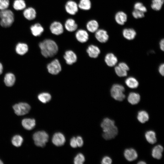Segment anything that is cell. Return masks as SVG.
Listing matches in <instances>:
<instances>
[{
	"mask_svg": "<svg viewBox=\"0 0 164 164\" xmlns=\"http://www.w3.org/2000/svg\"><path fill=\"white\" fill-rule=\"evenodd\" d=\"M101 126L103 132L102 137L105 139H111L118 135V128L114 120L108 118H105L102 121Z\"/></svg>",
	"mask_w": 164,
	"mask_h": 164,
	"instance_id": "1",
	"label": "cell"
},
{
	"mask_svg": "<svg viewBox=\"0 0 164 164\" xmlns=\"http://www.w3.org/2000/svg\"><path fill=\"white\" fill-rule=\"evenodd\" d=\"M39 46L41 54L46 58L54 56L58 51V47L56 43L50 39L44 40L39 43Z\"/></svg>",
	"mask_w": 164,
	"mask_h": 164,
	"instance_id": "2",
	"label": "cell"
},
{
	"mask_svg": "<svg viewBox=\"0 0 164 164\" xmlns=\"http://www.w3.org/2000/svg\"><path fill=\"white\" fill-rule=\"evenodd\" d=\"M15 16L12 11L8 9L0 10V25L4 28L10 27L13 23Z\"/></svg>",
	"mask_w": 164,
	"mask_h": 164,
	"instance_id": "3",
	"label": "cell"
},
{
	"mask_svg": "<svg viewBox=\"0 0 164 164\" xmlns=\"http://www.w3.org/2000/svg\"><path fill=\"white\" fill-rule=\"evenodd\" d=\"M32 138L36 146L43 147L48 141L49 136L46 132L40 131L35 132L33 134Z\"/></svg>",
	"mask_w": 164,
	"mask_h": 164,
	"instance_id": "4",
	"label": "cell"
},
{
	"mask_svg": "<svg viewBox=\"0 0 164 164\" xmlns=\"http://www.w3.org/2000/svg\"><path fill=\"white\" fill-rule=\"evenodd\" d=\"M125 91L124 87L122 85L115 84L112 87L111 89V94L115 100L119 101H123L125 96L124 94Z\"/></svg>",
	"mask_w": 164,
	"mask_h": 164,
	"instance_id": "5",
	"label": "cell"
},
{
	"mask_svg": "<svg viewBox=\"0 0 164 164\" xmlns=\"http://www.w3.org/2000/svg\"><path fill=\"white\" fill-rule=\"evenodd\" d=\"M13 108L15 113L18 116L24 115L29 113L31 107L28 103L25 102H20L14 104Z\"/></svg>",
	"mask_w": 164,
	"mask_h": 164,
	"instance_id": "6",
	"label": "cell"
},
{
	"mask_svg": "<svg viewBox=\"0 0 164 164\" xmlns=\"http://www.w3.org/2000/svg\"><path fill=\"white\" fill-rule=\"evenodd\" d=\"M48 72L50 74L56 75L60 73L62 70L61 65L59 60L55 59L48 63L47 66Z\"/></svg>",
	"mask_w": 164,
	"mask_h": 164,
	"instance_id": "7",
	"label": "cell"
},
{
	"mask_svg": "<svg viewBox=\"0 0 164 164\" xmlns=\"http://www.w3.org/2000/svg\"><path fill=\"white\" fill-rule=\"evenodd\" d=\"M50 29L51 32L55 35H59L63 32V27L60 22L54 21L50 25Z\"/></svg>",
	"mask_w": 164,
	"mask_h": 164,
	"instance_id": "8",
	"label": "cell"
},
{
	"mask_svg": "<svg viewBox=\"0 0 164 164\" xmlns=\"http://www.w3.org/2000/svg\"><path fill=\"white\" fill-rule=\"evenodd\" d=\"M78 4L74 1H68L65 5V9L66 12L71 15H74L78 12Z\"/></svg>",
	"mask_w": 164,
	"mask_h": 164,
	"instance_id": "9",
	"label": "cell"
},
{
	"mask_svg": "<svg viewBox=\"0 0 164 164\" xmlns=\"http://www.w3.org/2000/svg\"><path fill=\"white\" fill-rule=\"evenodd\" d=\"M66 63L68 65H72L76 63L77 56L76 53L71 50L66 51L63 56Z\"/></svg>",
	"mask_w": 164,
	"mask_h": 164,
	"instance_id": "10",
	"label": "cell"
},
{
	"mask_svg": "<svg viewBox=\"0 0 164 164\" xmlns=\"http://www.w3.org/2000/svg\"><path fill=\"white\" fill-rule=\"evenodd\" d=\"M52 141L54 145L57 146H60L64 144L66 139L64 135L62 133L57 132L53 135Z\"/></svg>",
	"mask_w": 164,
	"mask_h": 164,
	"instance_id": "11",
	"label": "cell"
},
{
	"mask_svg": "<svg viewBox=\"0 0 164 164\" xmlns=\"http://www.w3.org/2000/svg\"><path fill=\"white\" fill-rule=\"evenodd\" d=\"M95 36L96 39L101 43L107 42L109 37L107 31L102 29H98L95 32Z\"/></svg>",
	"mask_w": 164,
	"mask_h": 164,
	"instance_id": "12",
	"label": "cell"
},
{
	"mask_svg": "<svg viewBox=\"0 0 164 164\" xmlns=\"http://www.w3.org/2000/svg\"><path fill=\"white\" fill-rule=\"evenodd\" d=\"M75 37L79 42L83 43L86 42L88 40L89 36L86 31L83 29H80L76 32Z\"/></svg>",
	"mask_w": 164,
	"mask_h": 164,
	"instance_id": "13",
	"label": "cell"
},
{
	"mask_svg": "<svg viewBox=\"0 0 164 164\" xmlns=\"http://www.w3.org/2000/svg\"><path fill=\"white\" fill-rule=\"evenodd\" d=\"M23 14L24 18L27 20L31 21L35 19L36 16V10L33 7L26 8L23 11Z\"/></svg>",
	"mask_w": 164,
	"mask_h": 164,
	"instance_id": "14",
	"label": "cell"
},
{
	"mask_svg": "<svg viewBox=\"0 0 164 164\" xmlns=\"http://www.w3.org/2000/svg\"><path fill=\"white\" fill-rule=\"evenodd\" d=\"M124 155L126 159L130 162L135 160L138 157L137 152L132 148L125 149L124 151Z\"/></svg>",
	"mask_w": 164,
	"mask_h": 164,
	"instance_id": "15",
	"label": "cell"
},
{
	"mask_svg": "<svg viewBox=\"0 0 164 164\" xmlns=\"http://www.w3.org/2000/svg\"><path fill=\"white\" fill-rule=\"evenodd\" d=\"M86 51L89 56L93 58H97L101 52L99 48L94 45L89 46L87 49Z\"/></svg>",
	"mask_w": 164,
	"mask_h": 164,
	"instance_id": "16",
	"label": "cell"
},
{
	"mask_svg": "<svg viewBox=\"0 0 164 164\" xmlns=\"http://www.w3.org/2000/svg\"><path fill=\"white\" fill-rule=\"evenodd\" d=\"M30 30L32 35L36 37L40 36L44 31L43 26L38 23L32 25L30 27Z\"/></svg>",
	"mask_w": 164,
	"mask_h": 164,
	"instance_id": "17",
	"label": "cell"
},
{
	"mask_svg": "<svg viewBox=\"0 0 164 164\" xmlns=\"http://www.w3.org/2000/svg\"><path fill=\"white\" fill-rule=\"evenodd\" d=\"M127 15L123 11H120L116 13L114 16L116 22L120 25H124L127 20Z\"/></svg>",
	"mask_w": 164,
	"mask_h": 164,
	"instance_id": "18",
	"label": "cell"
},
{
	"mask_svg": "<svg viewBox=\"0 0 164 164\" xmlns=\"http://www.w3.org/2000/svg\"><path fill=\"white\" fill-rule=\"evenodd\" d=\"M22 124L25 129L30 130L33 129L35 127L36 121L33 118H24L22 121Z\"/></svg>",
	"mask_w": 164,
	"mask_h": 164,
	"instance_id": "19",
	"label": "cell"
},
{
	"mask_svg": "<svg viewBox=\"0 0 164 164\" xmlns=\"http://www.w3.org/2000/svg\"><path fill=\"white\" fill-rule=\"evenodd\" d=\"M122 34L123 37L127 39L132 40L135 38L136 32L132 28H125L122 31Z\"/></svg>",
	"mask_w": 164,
	"mask_h": 164,
	"instance_id": "20",
	"label": "cell"
},
{
	"mask_svg": "<svg viewBox=\"0 0 164 164\" xmlns=\"http://www.w3.org/2000/svg\"><path fill=\"white\" fill-rule=\"evenodd\" d=\"M163 148L161 145H158L155 146L152 149V155L153 157L157 159H160L162 156Z\"/></svg>",
	"mask_w": 164,
	"mask_h": 164,
	"instance_id": "21",
	"label": "cell"
},
{
	"mask_svg": "<svg viewBox=\"0 0 164 164\" xmlns=\"http://www.w3.org/2000/svg\"><path fill=\"white\" fill-rule=\"evenodd\" d=\"M64 26L65 29L70 32H73L75 31L78 27L75 21L71 18L68 19L66 21Z\"/></svg>",
	"mask_w": 164,
	"mask_h": 164,
	"instance_id": "22",
	"label": "cell"
},
{
	"mask_svg": "<svg viewBox=\"0 0 164 164\" xmlns=\"http://www.w3.org/2000/svg\"><path fill=\"white\" fill-rule=\"evenodd\" d=\"M104 60L107 65L110 67L115 65L118 62L117 57L113 53H111L106 54Z\"/></svg>",
	"mask_w": 164,
	"mask_h": 164,
	"instance_id": "23",
	"label": "cell"
},
{
	"mask_svg": "<svg viewBox=\"0 0 164 164\" xmlns=\"http://www.w3.org/2000/svg\"><path fill=\"white\" fill-rule=\"evenodd\" d=\"M128 102L132 105H135L138 104L140 100V95L135 92L130 93L128 97Z\"/></svg>",
	"mask_w": 164,
	"mask_h": 164,
	"instance_id": "24",
	"label": "cell"
},
{
	"mask_svg": "<svg viewBox=\"0 0 164 164\" xmlns=\"http://www.w3.org/2000/svg\"><path fill=\"white\" fill-rule=\"evenodd\" d=\"M99 25L98 22L95 20H91L89 21L86 25V28L89 32H95L98 29Z\"/></svg>",
	"mask_w": 164,
	"mask_h": 164,
	"instance_id": "25",
	"label": "cell"
},
{
	"mask_svg": "<svg viewBox=\"0 0 164 164\" xmlns=\"http://www.w3.org/2000/svg\"><path fill=\"white\" fill-rule=\"evenodd\" d=\"M145 137L147 141L151 144H154L157 142L156 134L153 131L149 130L147 131L145 133Z\"/></svg>",
	"mask_w": 164,
	"mask_h": 164,
	"instance_id": "26",
	"label": "cell"
},
{
	"mask_svg": "<svg viewBox=\"0 0 164 164\" xmlns=\"http://www.w3.org/2000/svg\"><path fill=\"white\" fill-rule=\"evenodd\" d=\"M15 81L14 75L11 73L6 74L5 76L4 81L5 85L9 87L12 86Z\"/></svg>",
	"mask_w": 164,
	"mask_h": 164,
	"instance_id": "27",
	"label": "cell"
},
{
	"mask_svg": "<svg viewBox=\"0 0 164 164\" xmlns=\"http://www.w3.org/2000/svg\"><path fill=\"white\" fill-rule=\"evenodd\" d=\"M28 50L27 45L24 43H19L16 45L15 50L16 53L20 55H23L26 53Z\"/></svg>",
	"mask_w": 164,
	"mask_h": 164,
	"instance_id": "28",
	"label": "cell"
},
{
	"mask_svg": "<svg viewBox=\"0 0 164 164\" xmlns=\"http://www.w3.org/2000/svg\"><path fill=\"white\" fill-rule=\"evenodd\" d=\"M12 6L15 10L21 11L26 8V4L24 0H15Z\"/></svg>",
	"mask_w": 164,
	"mask_h": 164,
	"instance_id": "29",
	"label": "cell"
},
{
	"mask_svg": "<svg viewBox=\"0 0 164 164\" xmlns=\"http://www.w3.org/2000/svg\"><path fill=\"white\" fill-rule=\"evenodd\" d=\"M137 118L140 123H144L149 120V115L146 111L144 110L140 111L138 113Z\"/></svg>",
	"mask_w": 164,
	"mask_h": 164,
	"instance_id": "30",
	"label": "cell"
},
{
	"mask_svg": "<svg viewBox=\"0 0 164 164\" xmlns=\"http://www.w3.org/2000/svg\"><path fill=\"white\" fill-rule=\"evenodd\" d=\"M125 83L128 87L132 89L137 88L139 84L138 80L132 77L127 78L125 80Z\"/></svg>",
	"mask_w": 164,
	"mask_h": 164,
	"instance_id": "31",
	"label": "cell"
},
{
	"mask_svg": "<svg viewBox=\"0 0 164 164\" xmlns=\"http://www.w3.org/2000/svg\"><path fill=\"white\" fill-rule=\"evenodd\" d=\"M78 5L79 8L84 10H89L91 6L90 0H80Z\"/></svg>",
	"mask_w": 164,
	"mask_h": 164,
	"instance_id": "32",
	"label": "cell"
},
{
	"mask_svg": "<svg viewBox=\"0 0 164 164\" xmlns=\"http://www.w3.org/2000/svg\"><path fill=\"white\" fill-rule=\"evenodd\" d=\"M51 96L47 92H43L39 94L38 96L39 100L43 103H46L50 101L51 99Z\"/></svg>",
	"mask_w": 164,
	"mask_h": 164,
	"instance_id": "33",
	"label": "cell"
},
{
	"mask_svg": "<svg viewBox=\"0 0 164 164\" xmlns=\"http://www.w3.org/2000/svg\"><path fill=\"white\" fill-rule=\"evenodd\" d=\"M164 2V0H152L151 7L154 10L159 11L162 9Z\"/></svg>",
	"mask_w": 164,
	"mask_h": 164,
	"instance_id": "34",
	"label": "cell"
},
{
	"mask_svg": "<svg viewBox=\"0 0 164 164\" xmlns=\"http://www.w3.org/2000/svg\"><path fill=\"white\" fill-rule=\"evenodd\" d=\"M23 140V138L21 135H16L13 137L11 142L14 146L16 147H19L21 145Z\"/></svg>",
	"mask_w": 164,
	"mask_h": 164,
	"instance_id": "35",
	"label": "cell"
},
{
	"mask_svg": "<svg viewBox=\"0 0 164 164\" xmlns=\"http://www.w3.org/2000/svg\"><path fill=\"white\" fill-rule=\"evenodd\" d=\"M85 160L84 155L81 153H79L74 157L73 162L75 164H82L84 162Z\"/></svg>",
	"mask_w": 164,
	"mask_h": 164,
	"instance_id": "36",
	"label": "cell"
},
{
	"mask_svg": "<svg viewBox=\"0 0 164 164\" xmlns=\"http://www.w3.org/2000/svg\"><path fill=\"white\" fill-rule=\"evenodd\" d=\"M114 70L116 73L119 77H124L127 75V71L121 68L119 66L115 67Z\"/></svg>",
	"mask_w": 164,
	"mask_h": 164,
	"instance_id": "37",
	"label": "cell"
},
{
	"mask_svg": "<svg viewBox=\"0 0 164 164\" xmlns=\"http://www.w3.org/2000/svg\"><path fill=\"white\" fill-rule=\"evenodd\" d=\"M134 9L137 10L144 13L147 11L146 7L141 2H138L135 3L134 6Z\"/></svg>",
	"mask_w": 164,
	"mask_h": 164,
	"instance_id": "38",
	"label": "cell"
},
{
	"mask_svg": "<svg viewBox=\"0 0 164 164\" xmlns=\"http://www.w3.org/2000/svg\"><path fill=\"white\" fill-rule=\"evenodd\" d=\"M144 12L134 9L132 12V14L133 17L136 19L142 18L145 16Z\"/></svg>",
	"mask_w": 164,
	"mask_h": 164,
	"instance_id": "39",
	"label": "cell"
},
{
	"mask_svg": "<svg viewBox=\"0 0 164 164\" xmlns=\"http://www.w3.org/2000/svg\"><path fill=\"white\" fill-rule=\"evenodd\" d=\"M9 5V0H0V10L8 9Z\"/></svg>",
	"mask_w": 164,
	"mask_h": 164,
	"instance_id": "40",
	"label": "cell"
},
{
	"mask_svg": "<svg viewBox=\"0 0 164 164\" xmlns=\"http://www.w3.org/2000/svg\"><path fill=\"white\" fill-rule=\"evenodd\" d=\"M112 162V159L110 157L105 156L102 159L101 163L102 164H111Z\"/></svg>",
	"mask_w": 164,
	"mask_h": 164,
	"instance_id": "41",
	"label": "cell"
},
{
	"mask_svg": "<svg viewBox=\"0 0 164 164\" xmlns=\"http://www.w3.org/2000/svg\"><path fill=\"white\" fill-rule=\"evenodd\" d=\"M77 146L81 147L84 144V141L82 137L80 136H77L76 138Z\"/></svg>",
	"mask_w": 164,
	"mask_h": 164,
	"instance_id": "42",
	"label": "cell"
},
{
	"mask_svg": "<svg viewBox=\"0 0 164 164\" xmlns=\"http://www.w3.org/2000/svg\"><path fill=\"white\" fill-rule=\"evenodd\" d=\"M70 146L73 148H76L77 146L76 138L73 137H72L70 141Z\"/></svg>",
	"mask_w": 164,
	"mask_h": 164,
	"instance_id": "43",
	"label": "cell"
},
{
	"mask_svg": "<svg viewBox=\"0 0 164 164\" xmlns=\"http://www.w3.org/2000/svg\"><path fill=\"white\" fill-rule=\"evenodd\" d=\"M119 67L122 69L125 70L126 71H128L129 70V68L128 65L125 63L121 62L118 64V65Z\"/></svg>",
	"mask_w": 164,
	"mask_h": 164,
	"instance_id": "44",
	"label": "cell"
},
{
	"mask_svg": "<svg viewBox=\"0 0 164 164\" xmlns=\"http://www.w3.org/2000/svg\"><path fill=\"white\" fill-rule=\"evenodd\" d=\"M159 73L162 76L164 75V64L162 63L159 66Z\"/></svg>",
	"mask_w": 164,
	"mask_h": 164,
	"instance_id": "45",
	"label": "cell"
},
{
	"mask_svg": "<svg viewBox=\"0 0 164 164\" xmlns=\"http://www.w3.org/2000/svg\"><path fill=\"white\" fill-rule=\"evenodd\" d=\"M160 48L161 50L162 51H164V39H162L159 42Z\"/></svg>",
	"mask_w": 164,
	"mask_h": 164,
	"instance_id": "46",
	"label": "cell"
},
{
	"mask_svg": "<svg viewBox=\"0 0 164 164\" xmlns=\"http://www.w3.org/2000/svg\"><path fill=\"white\" fill-rule=\"evenodd\" d=\"M3 66L1 63H0V75L1 74L3 71Z\"/></svg>",
	"mask_w": 164,
	"mask_h": 164,
	"instance_id": "47",
	"label": "cell"
},
{
	"mask_svg": "<svg viewBox=\"0 0 164 164\" xmlns=\"http://www.w3.org/2000/svg\"><path fill=\"white\" fill-rule=\"evenodd\" d=\"M137 163L138 164H145L146 163L144 161H139Z\"/></svg>",
	"mask_w": 164,
	"mask_h": 164,
	"instance_id": "48",
	"label": "cell"
},
{
	"mask_svg": "<svg viewBox=\"0 0 164 164\" xmlns=\"http://www.w3.org/2000/svg\"><path fill=\"white\" fill-rule=\"evenodd\" d=\"M3 163L2 161L0 159V164H3Z\"/></svg>",
	"mask_w": 164,
	"mask_h": 164,
	"instance_id": "49",
	"label": "cell"
}]
</instances>
